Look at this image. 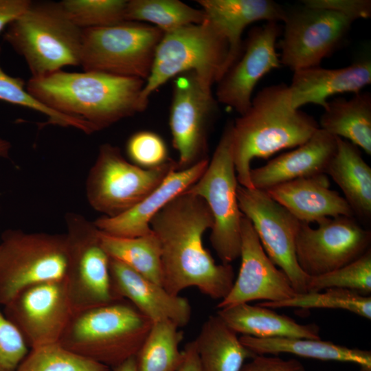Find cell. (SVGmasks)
I'll return each mask as SVG.
<instances>
[{
    "instance_id": "obj_1",
    "label": "cell",
    "mask_w": 371,
    "mask_h": 371,
    "mask_svg": "<svg viewBox=\"0 0 371 371\" xmlns=\"http://www.w3.org/2000/svg\"><path fill=\"white\" fill-rule=\"evenodd\" d=\"M213 217L200 196L187 190L168 203L152 219L150 226L161 247L162 286L179 295L189 287L214 300L230 291L235 274L231 264H216L203 241L211 229Z\"/></svg>"
},
{
    "instance_id": "obj_2",
    "label": "cell",
    "mask_w": 371,
    "mask_h": 371,
    "mask_svg": "<svg viewBox=\"0 0 371 371\" xmlns=\"http://www.w3.org/2000/svg\"><path fill=\"white\" fill-rule=\"evenodd\" d=\"M145 80L98 71L60 70L30 78L28 92L47 107L81 120L93 133L144 111Z\"/></svg>"
},
{
    "instance_id": "obj_3",
    "label": "cell",
    "mask_w": 371,
    "mask_h": 371,
    "mask_svg": "<svg viewBox=\"0 0 371 371\" xmlns=\"http://www.w3.org/2000/svg\"><path fill=\"white\" fill-rule=\"evenodd\" d=\"M319 128L312 116L292 106L288 85L262 89L249 109L232 121V153L238 183L254 188L250 179L254 159H267L283 149L297 147Z\"/></svg>"
},
{
    "instance_id": "obj_4",
    "label": "cell",
    "mask_w": 371,
    "mask_h": 371,
    "mask_svg": "<svg viewBox=\"0 0 371 371\" xmlns=\"http://www.w3.org/2000/svg\"><path fill=\"white\" fill-rule=\"evenodd\" d=\"M151 321L124 299L73 314L59 343L110 368L135 357Z\"/></svg>"
},
{
    "instance_id": "obj_5",
    "label": "cell",
    "mask_w": 371,
    "mask_h": 371,
    "mask_svg": "<svg viewBox=\"0 0 371 371\" xmlns=\"http://www.w3.org/2000/svg\"><path fill=\"white\" fill-rule=\"evenodd\" d=\"M4 40L26 62L32 78L80 65L82 30L59 2H32L5 28Z\"/></svg>"
},
{
    "instance_id": "obj_6",
    "label": "cell",
    "mask_w": 371,
    "mask_h": 371,
    "mask_svg": "<svg viewBox=\"0 0 371 371\" xmlns=\"http://www.w3.org/2000/svg\"><path fill=\"white\" fill-rule=\"evenodd\" d=\"M227 54L226 38L207 17L203 23L164 34L142 91L144 111L151 94L179 74L193 72L203 85L212 88L225 73Z\"/></svg>"
},
{
    "instance_id": "obj_7",
    "label": "cell",
    "mask_w": 371,
    "mask_h": 371,
    "mask_svg": "<svg viewBox=\"0 0 371 371\" xmlns=\"http://www.w3.org/2000/svg\"><path fill=\"white\" fill-rule=\"evenodd\" d=\"M232 153V121L227 122L208 165L187 191L202 198L213 217L210 240L223 264L240 257L241 219Z\"/></svg>"
},
{
    "instance_id": "obj_8",
    "label": "cell",
    "mask_w": 371,
    "mask_h": 371,
    "mask_svg": "<svg viewBox=\"0 0 371 371\" xmlns=\"http://www.w3.org/2000/svg\"><path fill=\"white\" fill-rule=\"evenodd\" d=\"M67 258L65 234L5 230L0 234V306L27 286L63 280Z\"/></svg>"
},
{
    "instance_id": "obj_9",
    "label": "cell",
    "mask_w": 371,
    "mask_h": 371,
    "mask_svg": "<svg viewBox=\"0 0 371 371\" xmlns=\"http://www.w3.org/2000/svg\"><path fill=\"white\" fill-rule=\"evenodd\" d=\"M177 170L172 159L157 168H141L126 159L117 146L103 144L86 179V197L94 210L115 216L137 204Z\"/></svg>"
},
{
    "instance_id": "obj_10",
    "label": "cell",
    "mask_w": 371,
    "mask_h": 371,
    "mask_svg": "<svg viewBox=\"0 0 371 371\" xmlns=\"http://www.w3.org/2000/svg\"><path fill=\"white\" fill-rule=\"evenodd\" d=\"M163 36L156 27L128 21L82 30L80 65L86 71L146 81Z\"/></svg>"
},
{
    "instance_id": "obj_11",
    "label": "cell",
    "mask_w": 371,
    "mask_h": 371,
    "mask_svg": "<svg viewBox=\"0 0 371 371\" xmlns=\"http://www.w3.org/2000/svg\"><path fill=\"white\" fill-rule=\"evenodd\" d=\"M65 221L68 258L64 282L73 313L116 300L111 288L110 257L102 245L100 231L78 213H67Z\"/></svg>"
},
{
    "instance_id": "obj_12",
    "label": "cell",
    "mask_w": 371,
    "mask_h": 371,
    "mask_svg": "<svg viewBox=\"0 0 371 371\" xmlns=\"http://www.w3.org/2000/svg\"><path fill=\"white\" fill-rule=\"evenodd\" d=\"M212 88L193 72L175 77L169 113L172 143L178 153V170L209 159L208 137L218 112Z\"/></svg>"
},
{
    "instance_id": "obj_13",
    "label": "cell",
    "mask_w": 371,
    "mask_h": 371,
    "mask_svg": "<svg viewBox=\"0 0 371 371\" xmlns=\"http://www.w3.org/2000/svg\"><path fill=\"white\" fill-rule=\"evenodd\" d=\"M353 22L338 12L305 5L286 10L277 43L281 65L293 71L319 66L344 41Z\"/></svg>"
},
{
    "instance_id": "obj_14",
    "label": "cell",
    "mask_w": 371,
    "mask_h": 371,
    "mask_svg": "<svg viewBox=\"0 0 371 371\" xmlns=\"http://www.w3.org/2000/svg\"><path fill=\"white\" fill-rule=\"evenodd\" d=\"M237 198L242 214L251 223L270 260L288 277L296 293H307L309 277L295 256V240L301 222L265 190L238 184Z\"/></svg>"
},
{
    "instance_id": "obj_15",
    "label": "cell",
    "mask_w": 371,
    "mask_h": 371,
    "mask_svg": "<svg viewBox=\"0 0 371 371\" xmlns=\"http://www.w3.org/2000/svg\"><path fill=\"white\" fill-rule=\"evenodd\" d=\"M317 223L312 228L301 222L295 240L297 262L309 278L336 270L370 248V230L354 216L325 218Z\"/></svg>"
},
{
    "instance_id": "obj_16",
    "label": "cell",
    "mask_w": 371,
    "mask_h": 371,
    "mask_svg": "<svg viewBox=\"0 0 371 371\" xmlns=\"http://www.w3.org/2000/svg\"><path fill=\"white\" fill-rule=\"evenodd\" d=\"M3 307L30 349L59 343L74 314L64 279L27 286Z\"/></svg>"
},
{
    "instance_id": "obj_17",
    "label": "cell",
    "mask_w": 371,
    "mask_h": 371,
    "mask_svg": "<svg viewBox=\"0 0 371 371\" xmlns=\"http://www.w3.org/2000/svg\"><path fill=\"white\" fill-rule=\"evenodd\" d=\"M280 33L278 22H266L249 31L245 50L217 82L215 98L218 103L240 115L249 109L259 80L282 66L276 52Z\"/></svg>"
},
{
    "instance_id": "obj_18",
    "label": "cell",
    "mask_w": 371,
    "mask_h": 371,
    "mask_svg": "<svg viewBox=\"0 0 371 371\" xmlns=\"http://www.w3.org/2000/svg\"><path fill=\"white\" fill-rule=\"evenodd\" d=\"M240 234L239 271L230 291L217 307L254 300L276 302L293 297L296 293L287 276L270 260L251 221L244 215Z\"/></svg>"
},
{
    "instance_id": "obj_19",
    "label": "cell",
    "mask_w": 371,
    "mask_h": 371,
    "mask_svg": "<svg viewBox=\"0 0 371 371\" xmlns=\"http://www.w3.org/2000/svg\"><path fill=\"white\" fill-rule=\"evenodd\" d=\"M110 276L115 298L128 300L152 323L168 320L179 328L189 323L192 307L188 299L170 294L164 286L111 258Z\"/></svg>"
},
{
    "instance_id": "obj_20",
    "label": "cell",
    "mask_w": 371,
    "mask_h": 371,
    "mask_svg": "<svg viewBox=\"0 0 371 371\" xmlns=\"http://www.w3.org/2000/svg\"><path fill=\"white\" fill-rule=\"evenodd\" d=\"M209 159L184 170H177L141 201L125 212L113 217L101 216L93 221L103 233L117 237H137L152 232L154 216L173 199L187 190L201 176Z\"/></svg>"
},
{
    "instance_id": "obj_21",
    "label": "cell",
    "mask_w": 371,
    "mask_h": 371,
    "mask_svg": "<svg viewBox=\"0 0 371 371\" xmlns=\"http://www.w3.org/2000/svg\"><path fill=\"white\" fill-rule=\"evenodd\" d=\"M370 83L371 62L361 58L337 69L316 66L295 71L288 87L294 109L308 104L325 109L330 97L344 93L356 94Z\"/></svg>"
},
{
    "instance_id": "obj_22",
    "label": "cell",
    "mask_w": 371,
    "mask_h": 371,
    "mask_svg": "<svg viewBox=\"0 0 371 371\" xmlns=\"http://www.w3.org/2000/svg\"><path fill=\"white\" fill-rule=\"evenodd\" d=\"M337 148L336 137L319 128L310 139L262 166L251 169L254 188L265 190L294 179L326 174Z\"/></svg>"
},
{
    "instance_id": "obj_23",
    "label": "cell",
    "mask_w": 371,
    "mask_h": 371,
    "mask_svg": "<svg viewBox=\"0 0 371 371\" xmlns=\"http://www.w3.org/2000/svg\"><path fill=\"white\" fill-rule=\"evenodd\" d=\"M277 203L302 223L325 218L355 216L345 199L330 189L326 174L300 178L265 190Z\"/></svg>"
},
{
    "instance_id": "obj_24",
    "label": "cell",
    "mask_w": 371,
    "mask_h": 371,
    "mask_svg": "<svg viewBox=\"0 0 371 371\" xmlns=\"http://www.w3.org/2000/svg\"><path fill=\"white\" fill-rule=\"evenodd\" d=\"M197 3L227 41L225 73L240 58L242 36L249 25L260 21L283 22L286 13V10L271 0H198Z\"/></svg>"
},
{
    "instance_id": "obj_25",
    "label": "cell",
    "mask_w": 371,
    "mask_h": 371,
    "mask_svg": "<svg viewBox=\"0 0 371 371\" xmlns=\"http://www.w3.org/2000/svg\"><path fill=\"white\" fill-rule=\"evenodd\" d=\"M216 315L241 335L256 338H320V329L317 324H301L287 315L258 304H238L218 308Z\"/></svg>"
},
{
    "instance_id": "obj_26",
    "label": "cell",
    "mask_w": 371,
    "mask_h": 371,
    "mask_svg": "<svg viewBox=\"0 0 371 371\" xmlns=\"http://www.w3.org/2000/svg\"><path fill=\"white\" fill-rule=\"evenodd\" d=\"M336 152L326 170L344 193L354 216L362 221L371 218V168L359 147L336 137Z\"/></svg>"
},
{
    "instance_id": "obj_27",
    "label": "cell",
    "mask_w": 371,
    "mask_h": 371,
    "mask_svg": "<svg viewBox=\"0 0 371 371\" xmlns=\"http://www.w3.org/2000/svg\"><path fill=\"white\" fill-rule=\"evenodd\" d=\"M240 342L256 355L290 353L321 361L353 363L371 368V352L350 348L319 339L297 337L256 338L239 337Z\"/></svg>"
},
{
    "instance_id": "obj_28",
    "label": "cell",
    "mask_w": 371,
    "mask_h": 371,
    "mask_svg": "<svg viewBox=\"0 0 371 371\" xmlns=\"http://www.w3.org/2000/svg\"><path fill=\"white\" fill-rule=\"evenodd\" d=\"M217 315H210L194 339L201 371H240L247 359L255 353L240 341Z\"/></svg>"
},
{
    "instance_id": "obj_29",
    "label": "cell",
    "mask_w": 371,
    "mask_h": 371,
    "mask_svg": "<svg viewBox=\"0 0 371 371\" xmlns=\"http://www.w3.org/2000/svg\"><path fill=\"white\" fill-rule=\"evenodd\" d=\"M319 126L371 155V95L359 92L349 99L328 100Z\"/></svg>"
},
{
    "instance_id": "obj_30",
    "label": "cell",
    "mask_w": 371,
    "mask_h": 371,
    "mask_svg": "<svg viewBox=\"0 0 371 371\" xmlns=\"http://www.w3.org/2000/svg\"><path fill=\"white\" fill-rule=\"evenodd\" d=\"M100 236L102 245L110 258L120 261L144 277L162 286L161 247L153 231L137 237H117L100 231Z\"/></svg>"
},
{
    "instance_id": "obj_31",
    "label": "cell",
    "mask_w": 371,
    "mask_h": 371,
    "mask_svg": "<svg viewBox=\"0 0 371 371\" xmlns=\"http://www.w3.org/2000/svg\"><path fill=\"white\" fill-rule=\"evenodd\" d=\"M183 337L179 327L170 321L152 323L135 357L137 371H175L183 359Z\"/></svg>"
},
{
    "instance_id": "obj_32",
    "label": "cell",
    "mask_w": 371,
    "mask_h": 371,
    "mask_svg": "<svg viewBox=\"0 0 371 371\" xmlns=\"http://www.w3.org/2000/svg\"><path fill=\"white\" fill-rule=\"evenodd\" d=\"M125 19L128 21L147 23L165 34L203 23L206 15L201 9L179 0H130L127 1Z\"/></svg>"
},
{
    "instance_id": "obj_33",
    "label": "cell",
    "mask_w": 371,
    "mask_h": 371,
    "mask_svg": "<svg viewBox=\"0 0 371 371\" xmlns=\"http://www.w3.org/2000/svg\"><path fill=\"white\" fill-rule=\"evenodd\" d=\"M324 292L296 293L280 302H261L258 306L269 308H335L350 311L368 319H371V297L341 289H328Z\"/></svg>"
},
{
    "instance_id": "obj_34",
    "label": "cell",
    "mask_w": 371,
    "mask_h": 371,
    "mask_svg": "<svg viewBox=\"0 0 371 371\" xmlns=\"http://www.w3.org/2000/svg\"><path fill=\"white\" fill-rule=\"evenodd\" d=\"M110 369L56 343L30 348L16 371H110Z\"/></svg>"
},
{
    "instance_id": "obj_35",
    "label": "cell",
    "mask_w": 371,
    "mask_h": 371,
    "mask_svg": "<svg viewBox=\"0 0 371 371\" xmlns=\"http://www.w3.org/2000/svg\"><path fill=\"white\" fill-rule=\"evenodd\" d=\"M59 3L69 19L82 30L110 26L126 21L127 1L63 0Z\"/></svg>"
},
{
    "instance_id": "obj_36",
    "label": "cell",
    "mask_w": 371,
    "mask_h": 371,
    "mask_svg": "<svg viewBox=\"0 0 371 371\" xmlns=\"http://www.w3.org/2000/svg\"><path fill=\"white\" fill-rule=\"evenodd\" d=\"M328 289H346L368 295L371 293V249L336 270L309 278L307 292Z\"/></svg>"
},
{
    "instance_id": "obj_37",
    "label": "cell",
    "mask_w": 371,
    "mask_h": 371,
    "mask_svg": "<svg viewBox=\"0 0 371 371\" xmlns=\"http://www.w3.org/2000/svg\"><path fill=\"white\" fill-rule=\"evenodd\" d=\"M0 100L43 114L47 117V124L74 127L86 134L93 133L91 127L85 122L55 111L39 102L28 92L23 79L8 75L1 67Z\"/></svg>"
},
{
    "instance_id": "obj_38",
    "label": "cell",
    "mask_w": 371,
    "mask_h": 371,
    "mask_svg": "<svg viewBox=\"0 0 371 371\" xmlns=\"http://www.w3.org/2000/svg\"><path fill=\"white\" fill-rule=\"evenodd\" d=\"M126 151L131 162L146 169L161 166L170 159L165 141L150 131H139L131 135Z\"/></svg>"
},
{
    "instance_id": "obj_39",
    "label": "cell",
    "mask_w": 371,
    "mask_h": 371,
    "mask_svg": "<svg viewBox=\"0 0 371 371\" xmlns=\"http://www.w3.org/2000/svg\"><path fill=\"white\" fill-rule=\"evenodd\" d=\"M29 350L21 333L0 310V371H16Z\"/></svg>"
},
{
    "instance_id": "obj_40",
    "label": "cell",
    "mask_w": 371,
    "mask_h": 371,
    "mask_svg": "<svg viewBox=\"0 0 371 371\" xmlns=\"http://www.w3.org/2000/svg\"><path fill=\"white\" fill-rule=\"evenodd\" d=\"M303 5L332 10L344 14L354 21L371 16L370 0H306Z\"/></svg>"
},
{
    "instance_id": "obj_41",
    "label": "cell",
    "mask_w": 371,
    "mask_h": 371,
    "mask_svg": "<svg viewBox=\"0 0 371 371\" xmlns=\"http://www.w3.org/2000/svg\"><path fill=\"white\" fill-rule=\"evenodd\" d=\"M240 371H305L304 366L298 360H288L266 355H257L245 363Z\"/></svg>"
},
{
    "instance_id": "obj_42",
    "label": "cell",
    "mask_w": 371,
    "mask_h": 371,
    "mask_svg": "<svg viewBox=\"0 0 371 371\" xmlns=\"http://www.w3.org/2000/svg\"><path fill=\"white\" fill-rule=\"evenodd\" d=\"M30 0H0V32L30 5Z\"/></svg>"
},
{
    "instance_id": "obj_43",
    "label": "cell",
    "mask_w": 371,
    "mask_h": 371,
    "mask_svg": "<svg viewBox=\"0 0 371 371\" xmlns=\"http://www.w3.org/2000/svg\"><path fill=\"white\" fill-rule=\"evenodd\" d=\"M183 355V359L175 371H201L194 339L186 345Z\"/></svg>"
},
{
    "instance_id": "obj_44",
    "label": "cell",
    "mask_w": 371,
    "mask_h": 371,
    "mask_svg": "<svg viewBox=\"0 0 371 371\" xmlns=\"http://www.w3.org/2000/svg\"><path fill=\"white\" fill-rule=\"evenodd\" d=\"M113 371H137L135 357H133L113 367Z\"/></svg>"
},
{
    "instance_id": "obj_45",
    "label": "cell",
    "mask_w": 371,
    "mask_h": 371,
    "mask_svg": "<svg viewBox=\"0 0 371 371\" xmlns=\"http://www.w3.org/2000/svg\"><path fill=\"white\" fill-rule=\"evenodd\" d=\"M10 149V142L0 137V158H8Z\"/></svg>"
},
{
    "instance_id": "obj_46",
    "label": "cell",
    "mask_w": 371,
    "mask_h": 371,
    "mask_svg": "<svg viewBox=\"0 0 371 371\" xmlns=\"http://www.w3.org/2000/svg\"><path fill=\"white\" fill-rule=\"evenodd\" d=\"M359 371H371V368L367 366H361Z\"/></svg>"
}]
</instances>
